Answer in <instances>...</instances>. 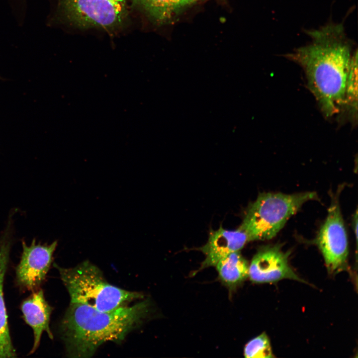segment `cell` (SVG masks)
<instances>
[{
  "label": "cell",
  "instance_id": "obj_3",
  "mask_svg": "<svg viewBox=\"0 0 358 358\" xmlns=\"http://www.w3.org/2000/svg\"><path fill=\"white\" fill-rule=\"evenodd\" d=\"M54 266L58 270L69 292L70 302L108 311L143 297L139 292L123 289L109 283L101 270L88 261L71 268H63L55 264Z\"/></svg>",
  "mask_w": 358,
  "mask_h": 358
},
{
  "label": "cell",
  "instance_id": "obj_10",
  "mask_svg": "<svg viewBox=\"0 0 358 358\" xmlns=\"http://www.w3.org/2000/svg\"><path fill=\"white\" fill-rule=\"evenodd\" d=\"M20 309L25 322L33 331L34 343L29 353L32 354L39 347L43 332L48 334L50 339H53L49 326L53 308L46 300L43 291L39 289L23 301Z\"/></svg>",
  "mask_w": 358,
  "mask_h": 358
},
{
  "label": "cell",
  "instance_id": "obj_9",
  "mask_svg": "<svg viewBox=\"0 0 358 358\" xmlns=\"http://www.w3.org/2000/svg\"><path fill=\"white\" fill-rule=\"evenodd\" d=\"M248 242L247 235L239 228L228 230L221 226L216 230L210 231L207 243L199 249L205 258L199 270L215 266L220 260L232 252L239 251Z\"/></svg>",
  "mask_w": 358,
  "mask_h": 358
},
{
  "label": "cell",
  "instance_id": "obj_14",
  "mask_svg": "<svg viewBox=\"0 0 358 358\" xmlns=\"http://www.w3.org/2000/svg\"><path fill=\"white\" fill-rule=\"evenodd\" d=\"M358 50L353 52L350 65L345 92V101L343 109L349 114L351 120L354 123L357 122L358 110Z\"/></svg>",
  "mask_w": 358,
  "mask_h": 358
},
{
  "label": "cell",
  "instance_id": "obj_12",
  "mask_svg": "<svg viewBox=\"0 0 358 358\" xmlns=\"http://www.w3.org/2000/svg\"><path fill=\"white\" fill-rule=\"evenodd\" d=\"M132 1L136 7L158 24L170 21L180 9L194 2L193 0H132Z\"/></svg>",
  "mask_w": 358,
  "mask_h": 358
},
{
  "label": "cell",
  "instance_id": "obj_4",
  "mask_svg": "<svg viewBox=\"0 0 358 358\" xmlns=\"http://www.w3.org/2000/svg\"><path fill=\"white\" fill-rule=\"evenodd\" d=\"M317 199L315 192L261 193L250 204L239 228L249 241L271 239L305 203Z\"/></svg>",
  "mask_w": 358,
  "mask_h": 358
},
{
  "label": "cell",
  "instance_id": "obj_6",
  "mask_svg": "<svg viewBox=\"0 0 358 358\" xmlns=\"http://www.w3.org/2000/svg\"><path fill=\"white\" fill-rule=\"evenodd\" d=\"M317 243L330 274H336L347 269L348 238L337 197L332 199L326 219L318 233Z\"/></svg>",
  "mask_w": 358,
  "mask_h": 358
},
{
  "label": "cell",
  "instance_id": "obj_8",
  "mask_svg": "<svg viewBox=\"0 0 358 358\" xmlns=\"http://www.w3.org/2000/svg\"><path fill=\"white\" fill-rule=\"evenodd\" d=\"M289 255L279 245L266 246L255 254L249 266V277L255 283H271L283 279L305 282L288 263Z\"/></svg>",
  "mask_w": 358,
  "mask_h": 358
},
{
  "label": "cell",
  "instance_id": "obj_16",
  "mask_svg": "<svg viewBox=\"0 0 358 358\" xmlns=\"http://www.w3.org/2000/svg\"><path fill=\"white\" fill-rule=\"evenodd\" d=\"M354 227L355 233L356 237V240L358 239V212L357 210L356 212L354 218Z\"/></svg>",
  "mask_w": 358,
  "mask_h": 358
},
{
  "label": "cell",
  "instance_id": "obj_5",
  "mask_svg": "<svg viewBox=\"0 0 358 358\" xmlns=\"http://www.w3.org/2000/svg\"><path fill=\"white\" fill-rule=\"evenodd\" d=\"M61 11L73 25L112 31L119 28L128 12L127 0H59Z\"/></svg>",
  "mask_w": 358,
  "mask_h": 358
},
{
  "label": "cell",
  "instance_id": "obj_17",
  "mask_svg": "<svg viewBox=\"0 0 358 358\" xmlns=\"http://www.w3.org/2000/svg\"><path fill=\"white\" fill-rule=\"evenodd\" d=\"M199 0H193V1L194 2L195 1Z\"/></svg>",
  "mask_w": 358,
  "mask_h": 358
},
{
  "label": "cell",
  "instance_id": "obj_15",
  "mask_svg": "<svg viewBox=\"0 0 358 358\" xmlns=\"http://www.w3.org/2000/svg\"><path fill=\"white\" fill-rule=\"evenodd\" d=\"M244 355L247 358L274 357L269 338L265 333L252 339L246 345Z\"/></svg>",
  "mask_w": 358,
  "mask_h": 358
},
{
  "label": "cell",
  "instance_id": "obj_1",
  "mask_svg": "<svg viewBox=\"0 0 358 358\" xmlns=\"http://www.w3.org/2000/svg\"><path fill=\"white\" fill-rule=\"evenodd\" d=\"M306 33L311 43L285 57L302 68L308 88L323 114L330 118L343 109L353 43L342 23L330 22Z\"/></svg>",
  "mask_w": 358,
  "mask_h": 358
},
{
  "label": "cell",
  "instance_id": "obj_11",
  "mask_svg": "<svg viewBox=\"0 0 358 358\" xmlns=\"http://www.w3.org/2000/svg\"><path fill=\"white\" fill-rule=\"evenodd\" d=\"M11 242L8 238L0 240V358H14L16 356L11 341L4 298V276L9 261Z\"/></svg>",
  "mask_w": 358,
  "mask_h": 358
},
{
  "label": "cell",
  "instance_id": "obj_7",
  "mask_svg": "<svg viewBox=\"0 0 358 358\" xmlns=\"http://www.w3.org/2000/svg\"><path fill=\"white\" fill-rule=\"evenodd\" d=\"M57 244L55 241L42 245L34 239L29 245L22 242V252L15 269L16 283L22 289L34 291L40 289L52 264Z\"/></svg>",
  "mask_w": 358,
  "mask_h": 358
},
{
  "label": "cell",
  "instance_id": "obj_13",
  "mask_svg": "<svg viewBox=\"0 0 358 358\" xmlns=\"http://www.w3.org/2000/svg\"><path fill=\"white\" fill-rule=\"evenodd\" d=\"M249 265L239 251L222 258L215 267L220 280L229 287H235L249 276Z\"/></svg>",
  "mask_w": 358,
  "mask_h": 358
},
{
  "label": "cell",
  "instance_id": "obj_2",
  "mask_svg": "<svg viewBox=\"0 0 358 358\" xmlns=\"http://www.w3.org/2000/svg\"><path fill=\"white\" fill-rule=\"evenodd\" d=\"M149 310L148 300L108 311L70 302L60 326L67 356L90 357L103 344L122 341L143 322Z\"/></svg>",
  "mask_w": 358,
  "mask_h": 358
}]
</instances>
